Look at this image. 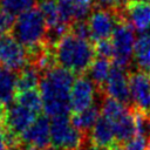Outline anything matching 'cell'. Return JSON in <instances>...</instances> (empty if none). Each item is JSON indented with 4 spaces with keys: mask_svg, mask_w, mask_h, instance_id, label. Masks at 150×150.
Returning <instances> with one entry per match:
<instances>
[{
    "mask_svg": "<svg viewBox=\"0 0 150 150\" xmlns=\"http://www.w3.org/2000/svg\"><path fill=\"white\" fill-rule=\"evenodd\" d=\"M75 74L70 70L54 66L41 76L40 93L45 114L49 117L68 115L70 108V91Z\"/></svg>",
    "mask_w": 150,
    "mask_h": 150,
    "instance_id": "6da1fadb",
    "label": "cell"
},
{
    "mask_svg": "<svg viewBox=\"0 0 150 150\" xmlns=\"http://www.w3.org/2000/svg\"><path fill=\"white\" fill-rule=\"evenodd\" d=\"M56 64L74 74H84L96 59L95 43L81 39L70 32L66 33L54 46Z\"/></svg>",
    "mask_w": 150,
    "mask_h": 150,
    "instance_id": "7a4b0ae2",
    "label": "cell"
},
{
    "mask_svg": "<svg viewBox=\"0 0 150 150\" xmlns=\"http://www.w3.org/2000/svg\"><path fill=\"white\" fill-rule=\"evenodd\" d=\"M48 26L38 6L21 13L15 19L12 35L19 41L27 52L34 50L46 45Z\"/></svg>",
    "mask_w": 150,
    "mask_h": 150,
    "instance_id": "3957f363",
    "label": "cell"
},
{
    "mask_svg": "<svg viewBox=\"0 0 150 150\" xmlns=\"http://www.w3.org/2000/svg\"><path fill=\"white\" fill-rule=\"evenodd\" d=\"M88 141V135L80 131L71 123L68 115L52 117L50 143L56 150H76Z\"/></svg>",
    "mask_w": 150,
    "mask_h": 150,
    "instance_id": "277c9868",
    "label": "cell"
},
{
    "mask_svg": "<svg viewBox=\"0 0 150 150\" xmlns=\"http://www.w3.org/2000/svg\"><path fill=\"white\" fill-rule=\"evenodd\" d=\"M111 42L114 47V63L128 69L134 57L136 38L135 29L123 18L117 22L114 29Z\"/></svg>",
    "mask_w": 150,
    "mask_h": 150,
    "instance_id": "5b68a950",
    "label": "cell"
},
{
    "mask_svg": "<svg viewBox=\"0 0 150 150\" xmlns=\"http://www.w3.org/2000/svg\"><path fill=\"white\" fill-rule=\"evenodd\" d=\"M29 64V55L27 49L13 35H4L0 38V66L19 73Z\"/></svg>",
    "mask_w": 150,
    "mask_h": 150,
    "instance_id": "8992f818",
    "label": "cell"
},
{
    "mask_svg": "<svg viewBox=\"0 0 150 150\" xmlns=\"http://www.w3.org/2000/svg\"><path fill=\"white\" fill-rule=\"evenodd\" d=\"M50 144V120L39 115L29 128L20 136V150H43Z\"/></svg>",
    "mask_w": 150,
    "mask_h": 150,
    "instance_id": "52a82bcc",
    "label": "cell"
},
{
    "mask_svg": "<svg viewBox=\"0 0 150 150\" xmlns=\"http://www.w3.org/2000/svg\"><path fill=\"white\" fill-rule=\"evenodd\" d=\"M122 19L120 9L94 8L88 18V25L94 42L111 38L117 22Z\"/></svg>",
    "mask_w": 150,
    "mask_h": 150,
    "instance_id": "ba28073f",
    "label": "cell"
},
{
    "mask_svg": "<svg viewBox=\"0 0 150 150\" xmlns=\"http://www.w3.org/2000/svg\"><path fill=\"white\" fill-rule=\"evenodd\" d=\"M129 89L131 107L150 115V73L142 69L129 73Z\"/></svg>",
    "mask_w": 150,
    "mask_h": 150,
    "instance_id": "9c48e42d",
    "label": "cell"
},
{
    "mask_svg": "<svg viewBox=\"0 0 150 150\" xmlns=\"http://www.w3.org/2000/svg\"><path fill=\"white\" fill-rule=\"evenodd\" d=\"M102 91L87 75H79L75 79L70 91V108L73 114L81 112L94 104Z\"/></svg>",
    "mask_w": 150,
    "mask_h": 150,
    "instance_id": "30bf717a",
    "label": "cell"
},
{
    "mask_svg": "<svg viewBox=\"0 0 150 150\" xmlns=\"http://www.w3.org/2000/svg\"><path fill=\"white\" fill-rule=\"evenodd\" d=\"M102 93L105 96H109L127 105H130L131 98H130V89H129L128 69L114 63L111 66L109 76L102 89Z\"/></svg>",
    "mask_w": 150,
    "mask_h": 150,
    "instance_id": "8fae6325",
    "label": "cell"
},
{
    "mask_svg": "<svg viewBox=\"0 0 150 150\" xmlns=\"http://www.w3.org/2000/svg\"><path fill=\"white\" fill-rule=\"evenodd\" d=\"M121 15L135 30L142 33L150 27V2L148 0H130L121 8Z\"/></svg>",
    "mask_w": 150,
    "mask_h": 150,
    "instance_id": "7c38bea8",
    "label": "cell"
},
{
    "mask_svg": "<svg viewBox=\"0 0 150 150\" xmlns=\"http://www.w3.org/2000/svg\"><path fill=\"white\" fill-rule=\"evenodd\" d=\"M110 122L114 128L117 144H124L130 138H132L137 132L135 110L132 109V107H129L122 115H120Z\"/></svg>",
    "mask_w": 150,
    "mask_h": 150,
    "instance_id": "4fadbf2b",
    "label": "cell"
},
{
    "mask_svg": "<svg viewBox=\"0 0 150 150\" xmlns=\"http://www.w3.org/2000/svg\"><path fill=\"white\" fill-rule=\"evenodd\" d=\"M89 142L103 148V149H110L116 144V138H115V132L111 122L105 118L104 116H100L93 129L90 130L88 135Z\"/></svg>",
    "mask_w": 150,
    "mask_h": 150,
    "instance_id": "5bb4252c",
    "label": "cell"
},
{
    "mask_svg": "<svg viewBox=\"0 0 150 150\" xmlns=\"http://www.w3.org/2000/svg\"><path fill=\"white\" fill-rule=\"evenodd\" d=\"M102 101V100H101ZM100 112H101V102H95L91 104L89 108L81 112L73 114L70 117L71 123L75 128H77L80 131H82L86 135H89L90 130L100 118Z\"/></svg>",
    "mask_w": 150,
    "mask_h": 150,
    "instance_id": "9a60e30c",
    "label": "cell"
},
{
    "mask_svg": "<svg viewBox=\"0 0 150 150\" xmlns=\"http://www.w3.org/2000/svg\"><path fill=\"white\" fill-rule=\"evenodd\" d=\"M18 73L0 66V103L8 105L14 101L16 94Z\"/></svg>",
    "mask_w": 150,
    "mask_h": 150,
    "instance_id": "2e32d148",
    "label": "cell"
},
{
    "mask_svg": "<svg viewBox=\"0 0 150 150\" xmlns=\"http://www.w3.org/2000/svg\"><path fill=\"white\" fill-rule=\"evenodd\" d=\"M134 59L139 69L150 73V27L136 39Z\"/></svg>",
    "mask_w": 150,
    "mask_h": 150,
    "instance_id": "e0dca14e",
    "label": "cell"
},
{
    "mask_svg": "<svg viewBox=\"0 0 150 150\" xmlns=\"http://www.w3.org/2000/svg\"><path fill=\"white\" fill-rule=\"evenodd\" d=\"M42 73L33 64L26 66L22 70L18 73L16 79V93L35 89L38 86H40Z\"/></svg>",
    "mask_w": 150,
    "mask_h": 150,
    "instance_id": "ac0fdd59",
    "label": "cell"
},
{
    "mask_svg": "<svg viewBox=\"0 0 150 150\" xmlns=\"http://www.w3.org/2000/svg\"><path fill=\"white\" fill-rule=\"evenodd\" d=\"M111 69V63L110 60L107 57H102L98 56L94 60V62L91 63L90 68L88 69V76L90 77V80L96 84V87L102 91L104 83L109 76Z\"/></svg>",
    "mask_w": 150,
    "mask_h": 150,
    "instance_id": "d6986e66",
    "label": "cell"
},
{
    "mask_svg": "<svg viewBox=\"0 0 150 150\" xmlns=\"http://www.w3.org/2000/svg\"><path fill=\"white\" fill-rule=\"evenodd\" d=\"M14 101L18 102L19 104L26 107L27 109L34 111L38 115H40L41 114V110L43 109L41 93L36 88L35 89H29V90L16 93L15 94V97H14Z\"/></svg>",
    "mask_w": 150,
    "mask_h": 150,
    "instance_id": "ffe728a7",
    "label": "cell"
},
{
    "mask_svg": "<svg viewBox=\"0 0 150 150\" xmlns=\"http://www.w3.org/2000/svg\"><path fill=\"white\" fill-rule=\"evenodd\" d=\"M38 0H0V7L13 16L35 7Z\"/></svg>",
    "mask_w": 150,
    "mask_h": 150,
    "instance_id": "44dd1931",
    "label": "cell"
},
{
    "mask_svg": "<svg viewBox=\"0 0 150 150\" xmlns=\"http://www.w3.org/2000/svg\"><path fill=\"white\" fill-rule=\"evenodd\" d=\"M69 32L81 39H86V40H91V33H90V28L88 25V20H79V21H74L70 27H69ZM94 42V41H93Z\"/></svg>",
    "mask_w": 150,
    "mask_h": 150,
    "instance_id": "7402d4cb",
    "label": "cell"
},
{
    "mask_svg": "<svg viewBox=\"0 0 150 150\" xmlns=\"http://www.w3.org/2000/svg\"><path fill=\"white\" fill-rule=\"evenodd\" d=\"M95 43V52L96 55L102 56V57H107L109 60H111L114 57V47H112V42L109 39H104V40H100L94 42Z\"/></svg>",
    "mask_w": 150,
    "mask_h": 150,
    "instance_id": "603a6c76",
    "label": "cell"
},
{
    "mask_svg": "<svg viewBox=\"0 0 150 150\" xmlns=\"http://www.w3.org/2000/svg\"><path fill=\"white\" fill-rule=\"evenodd\" d=\"M14 22H15L14 16L0 7V38L12 33Z\"/></svg>",
    "mask_w": 150,
    "mask_h": 150,
    "instance_id": "cb8c5ba5",
    "label": "cell"
},
{
    "mask_svg": "<svg viewBox=\"0 0 150 150\" xmlns=\"http://www.w3.org/2000/svg\"><path fill=\"white\" fill-rule=\"evenodd\" d=\"M148 144V137L136 134L132 138H130L128 142L123 144L124 150H146Z\"/></svg>",
    "mask_w": 150,
    "mask_h": 150,
    "instance_id": "d4e9b609",
    "label": "cell"
},
{
    "mask_svg": "<svg viewBox=\"0 0 150 150\" xmlns=\"http://www.w3.org/2000/svg\"><path fill=\"white\" fill-rule=\"evenodd\" d=\"M94 8L102 9H120L122 8L117 0H94Z\"/></svg>",
    "mask_w": 150,
    "mask_h": 150,
    "instance_id": "484cf974",
    "label": "cell"
},
{
    "mask_svg": "<svg viewBox=\"0 0 150 150\" xmlns=\"http://www.w3.org/2000/svg\"><path fill=\"white\" fill-rule=\"evenodd\" d=\"M0 150H9L8 143H7V138H6V134L4 130V127L0 122Z\"/></svg>",
    "mask_w": 150,
    "mask_h": 150,
    "instance_id": "4316f807",
    "label": "cell"
},
{
    "mask_svg": "<svg viewBox=\"0 0 150 150\" xmlns=\"http://www.w3.org/2000/svg\"><path fill=\"white\" fill-rule=\"evenodd\" d=\"M76 150H105V149H103V148H100V146H97V145H95V144H93V143H84L83 145H81L79 149H76Z\"/></svg>",
    "mask_w": 150,
    "mask_h": 150,
    "instance_id": "83f0119b",
    "label": "cell"
},
{
    "mask_svg": "<svg viewBox=\"0 0 150 150\" xmlns=\"http://www.w3.org/2000/svg\"><path fill=\"white\" fill-rule=\"evenodd\" d=\"M74 5H86V6H94V0H63Z\"/></svg>",
    "mask_w": 150,
    "mask_h": 150,
    "instance_id": "f1b7e54d",
    "label": "cell"
},
{
    "mask_svg": "<svg viewBox=\"0 0 150 150\" xmlns=\"http://www.w3.org/2000/svg\"><path fill=\"white\" fill-rule=\"evenodd\" d=\"M5 111H6V105H4L2 103H0V122H2V120H4Z\"/></svg>",
    "mask_w": 150,
    "mask_h": 150,
    "instance_id": "f546056e",
    "label": "cell"
},
{
    "mask_svg": "<svg viewBox=\"0 0 150 150\" xmlns=\"http://www.w3.org/2000/svg\"><path fill=\"white\" fill-rule=\"evenodd\" d=\"M109 150H124V149H123L122 146H120L118 144H115V145H114V146H111Z\"/></svg>",
    "mask_w": 150,
    "mask_h": 150,
    "instance_id": "4dcf8cb0",
    "label": "cell"
},
{
    "mask_svg": "<svg viewBox=\"0 0 150 150\" xmlns=\"http://www.w3.org/2000/svg\"><path fill=\"white\" fill-rule=\"evenodd\" d=\"M117 1H118L120 6H121V7H123V6H124V5H125L128 1H130V0H117Z\"/></svg>",
    "mask_w": 150,
    "mask_h": 150,
    "instance_id": "1f68e13d",
    "label": "cell"
},
{
    "mask_svg": "<svg viewBox=\"0 0 150 150\" xmlns=\"http://www.w3.org/2000/svg\"><path fill=\"white\" fill-rule=\"evenodd\" d=\"M146 150H150V137L148 138V144H146Z\"/></svg>",
    "mask_w": 150,
    "mask_h": 150,
    "instance_id": "d6a6232c",
    "label": "cell"
},
{
    "mask_svg": "<svg viewBox=\"0 0 150 150\" xmlns=\"http://www.w3.org/2000/svg\"><path fill=\"white\" fill-rule=\"evenodd\" d=\"M43 150H55L54 148H47V149H43Z\"/></svg>",
    "mask_w": 150,
    "mask_h": 150,
    "instance_id": "836d02e7",
    "label": "cell"
}]
</instances>
